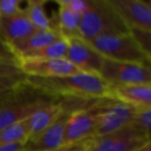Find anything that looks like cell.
Segmentation results:
<instances>
[{
    "instance_id": "obj_1",
    "label": "cell",
    "mask_w": 151,
    "mask_h": 151,
    "mask_svg": "<svg viewBox=\"0 0 151 151\" xmlns=\"http://www.w3.org/2000/svg\"><path fill=\"white\" fill-rule=\"evenodd\" d=\"M25 83L54 99L85 101L107 97L112 99L109 84L101 78V76L95 73H78L53 78H36L25 76Z\"/></svg>"
},
{
    "instance_id": "obj_2",
    "label": "cell",
    "mask_w": 151,
    "mask_h": 151,
    "mask_svg": "<svg viewBox=\"0 0 151 151\" xmlns=\"http://www.w3.org/2000/svg\"><path fill=\"white\" fill-rule=\"evenodd\" d=\"M124 23L110 0H89V7L81 17L79 34L83 40H91L105 34L128 33Z\"/></svg>"
},
{
    "instance_id": "obj_3",
    "label": "cell",
    "mask_w": 151,
    "mask_h": 151,
    "mask_svg": "<svg viewBox=\"0 0 151 151\" xmlns=\"http://www.w3.org/2000/svg\"><path fill=\"white\" fill-rule=\"evenodd\" d=\"M25 82L16 88L14 93L0 104V130L29 117L42 106L54 101Z\"/></svg>"
},
{
    "instance_id": "obj_4",
    "label": "cell",
    "mask_w": 151,
    "mask_h": 151,
    "mask_svg": "<svg viewBox=\"0 0 151 151\" xmlns=\"http://www.w3.org/2000/svg\"><path fill=\"white\" fill-rule=\"evenodd\" d=\"M89 42L106 59L140 63L147 66L151 64V56L144 52L130 32L99 35Z\"/></svg>"
},
{
    "instance_id": "obj_5",
    "label": "cell",
    "mask_w": 151,
    "mask_h": 151,
    "mask_svg": "<svg viewBox=\"0 0 151 151\" xmlns=\"http://www.w3.org/2000/svg\"><path fill=\"white\" fill-rule=\"evenodd\" d=\"M149 141L127 126L113 134L91 137L81 143L77 151H134Z\"/></svg>"
},
{
    "instance_id": "obj_6",
    "label": "cell",
    "mask_w": 151,
    "mask_h": 151,
    "mask_svg": "<svg viewBox=\"0 0 151 151\" xmlns=\"http://www.w3.org/2000/svg\"><path fill=\"white\" fill-rule=\"evenodd\" d=\"M101 78L109 85L151 84L150 66L104 58Z\"/></svg>"
},
{
    "instance_id": "obj_7",
    "label": "cell",
    "mask_w": 151,
    "mask_h": 151,
    "mask_svg": "<svg viewBox=\"0 0 151 151\" xmlns=\"http://www.w3.org/2000/svg\"><path fill=\"white\" fill-rule=\"evenodd\" d=\"M107 99H97L73 112L65 129L64 145H78L93 137L97 116Z\"/></svg>"
},
{
    "instance_id": "obj_8",
    "label": "cell",
    "mask_w": 151,
    "mask_h": 151,
    "mask_svg": "<svg viewBox=\"0 0 151 151\" xmlns=\"http://www.w3.org/2000/svg\"><path fill=\"white\" fill-rule=\"evenodd\" d=\"M137 108L114 99H107L97 116L93 137L113 134L127 127Z\"/></svg>"
},
{
    "instance_id": "obj_9",
    "label": "cell",
    "mask_w": 151,
    "mask_h": 151,
    "mask_svg": "<svg viewBox=\"0 0 151 151\" xmlns=\"http://www.w3.org/2000/svg\"><path fill=\"white\" fill-rule=\"evenodd\" d=\"M17 66L26 77L53 78L82 73L66 59L18 58Z\"/></svg>"
},
{
    "instance_id": "obj_10",
    "label": "cell",
    "mask_w": 151,
    "mask_h": 151,
    "mask_svg": "<svg viewBox=\"0 0 151 151\" xmlns=\"http://www.w3.org/2000/svg\"><path fill=\"white\" fill-rule=\"evenodd\" d=\"M68 50L66 59L82 73L99 75L104 57L93 48L90 42L80 36L67 38Z\"/></svg>"
},
{
    "instance_id": "obj_11",
    "label": "cell",
    "mask_w": 151,
    "mask_h": 151,
    "mask_svg": "<svg viewBox=\"0 0 151 151\" xmlns=\"http://www.w3.org/2000/svg\"><path fill=\"white\" fill-rule=\"evenodd\" d=\"M129 29L151 32V5L144 0H110Z\"/></svg>"
},
{
    "instance_id": "obj_12",
    "label": "cell",
    "mask_w": 151,
    "mask_h": 151,
    "mask_svg": "<svg viewBox=\"0 0 151 151\" xmlns=\"http://www.w3.org/2000/svg\"><path fill=\"white\" fill-rule=\"evenodd\" d=\"M23 9L16 15L0 19V37L9 46L18 44L35 31Z\"/></svg>"
},
{
    "instance_id": "obj_13",
    "label": "cell",
    "mask_w": 151,
    "mask_h": 151,
    "mask_svg": "<svg viewBox=\"0 0 151 151\" xmlns=\"http://www.w3.org/2000/svg\"><path fill=\"white\" fill-rule=\"evenodd\" d=\"M63 111V101L56 99L38 108L27 118L28 140H33L48 128Z\"/></svg>"
},
{
    "instance_id": "obj_14",
    "label": "cell",
    "mask_w": 151,
    "mask_h": 151,
    "mask_svg": "<svg viewBox=\"0 0 151 151\" xmlns=\"http://www.w3.org/2000/svg\"><path fill=\"white\" fill-rule=\"evenodd\" d=\"M112 99L134 108L151 107V84L109 85Z\"/></svg>"
},
{
    "instance_id": "obj_15",
    "label": "cell",
    "mask_w": 151,
    "mask_h": 151,
    "mask_svg": "<svg viewBox=\"0 0 151 151\" xmlns=\"http://www.w3.org/2000/svg\"><path fill=\"white\" fill-rule=\"evenodd\" d=\"M62 37L63 36L54 28L46 30H35L27 38L12 46L11 50L16 58H19L27 53L40 50Z\"/></svg>"
},
{
    "instance_id": "obj_16",
    "label": "cell",
    "mask_w": 151,
    "mask_h": 151,
    "mask_svg": "<svg viewBox=\"0 0 151 151\" xmlns=\"http://www.w3.org/2000/svg\"><path fill=\"white\" fill-rule=\"evenodd\" d=\"M81 17L68 11L66 7L58 4V12L55 17V26L53 28L56 29L63 37L69 38L73 36H80Z\"/></svg>"
},
{
    "instance_id": "obj_17",
    "label": "cell",
    "mask_w": 151,
    "mask_h": 151,
    "mask_svg": "<svg viewBox=\"0 0 151 151\" xmlns=\"http://www.w3.org/2000/svg\"><path fill=\"white\" fill-rule=\"evenodd\" d=\"M45 0H28L26 9H23L26 17L36 30L52 29L53 23L45 12Z\"/></svg>"
},
{
    "instance_id": "obj_18",
    "label": "cell",
    "mask_w": 151,
    "mask_h": 151,
    "mask_svg": "<svg viewBox=\"0 0 151 151\" xmlns=\"http://www.w3.org/2000/svg\"><path fill=\"white\" fill-rule=\"evenodd\" d=\"M68 50V40L62 37L40 50L27 53L19 58H35V59H65ZM18 59V58H17Z\"/></svg>"
},
{
    "instance_id": "obj_19",
    "label": "cell",
    "mask_w": 151,
    "mask_h": 151,
    "mask_svg": "<svg viewBox=\"0 0 151 151\" xmlns=\"http://www.w3.org/2000/svg\"><path fill=\"white\" fill-rule=\"evenodd\" d=\"M25 82V76L19 70L17 63L0 62V91L11 90Z\"/></svg>"
},
{
    "instance_id": "obj_20",
    "label": "cell",
    "mask_w": 151,
    "mask_h": 151,
    "mask_svg": "<svg viewBox=\"0 0 151 151\" xmlns=\"http://www.w3.org/2000/svg\"><path fill=\"white\" fill-rule=\"evenodd\" d=\"M28 118V117H27ZM27 118L6 126L0 130V146L16 143H24L28 140Z\"/></svg>"
},
{
    "instance_id": "obj_21",
    "label": "cell",
    "mask_w": 151,
    "mask_h": 151,
    "mask_svg": "<svg viewBox=\"0 0 151 151\" xmlns=\"http://www.w3.org/2000/svg\"><path fill=\"white\" fill-rule=\"evenodd\" d=\"M130 128L136 130L142 136L150 139L151 128V107L137 108L132 121L129 123Z\"/></svg>"
},
{
    "instance_id": "obj_22",
    "label": "cell",
    "mask_w": 151,
    "mask_h": 151,
    "mask_svg": "<svg viewBox=\"0 0 151 151\" xmlns=\"http://www.w3.org/2000/svg\"><path fill=\"white\" fill-rule=\"evenodd\" d=\"M57 4L66 7L68 11L82 17L89 7V0H57Z\"/></svg>"
},
{
    "instance_id": "obj_23",
    "label": "cell",
    "mask_w": 151,
    "mask_h": 151,
    "mask_svg": "<svg viewBox=\"0 0 151 151\" xmlns=\"http://www.w3.org/2000/svg\"><path fill=\"white\" fill-rule=\"evenodd\" d=\"M21 9L20 0H0V19L12 17Z\"/></svg>"
},
{
    "instance_id": "obj_24",
    "label": "cell",
    "mask_w": 151,
    "mask_h": 151,
    "mask_svg": "<svg viewBox=\"0 0 151 151\" xmlns=\"http://www.w3.org/2000/svg\"><path fill=\"white\" fill-rule=\"evenodd\" d=\"M0 62L17 63V58L12 52L9 46L0 37Z\"/></svg>"
},
{
    "instance_id": "obj_25",
    "label": "cell",
    "mask_w": 151,
    "mask_h": 151,
    "mask_svg": "<svg viewBox=\"0 0 151 151\" xmlns=\"http://www.w3.org/2000/svg\"><path fill=\"white\" fill-rule=\"evenodd\" d=\"M24 143H16V144H9L0 146V151H23Z\"/></svg>"
},
{
    "instance_id": "obj_26",
    "label": "cell",
    "mask_w": 151,
    "mask_h": 151,
    "mask_svg": "<svg viewBox=\"0 0 151 151\" xmlns=\"http://www.w3.org/2000/svg\"><path fill=\"white\" fill-rule=\"evenodd\" d=\"M22 85V84H21ZM19 87V86H18ZM16 90L15 89H11V90H4V91H0V104L3 103L4 101H6L9 96L14 93V91Z\"/></svg>"
},
{
    "instance_id": "obj_27",
    "label": "cell",
    "mask_w": 151,
    "mask_h": 151,
    "mask_svg": "<svg viewBox=\"0 0 151 151\" xmlns=\"http://www.w3.org/2000/svg\"><path fill=\"white\" fill-rule=\"evenodd\" d=\"M79 145H64V146L60 147L58 149H55V150H49V151H77Z\"/></svg>"
},
{
    "instance_id": "obj_28",
    "label": "cell",
    "mask_w": 151,
    "mask_h": 151,
    "mask_svg": "<svg viewBox=\"0 0 151 151\" xmlns=\"http://www.w3.org/2000/svg\"><path fill=\"white\" fill-rule=\"evenodd\" d=\"M134 151H151V142L149 141V142L145 143L144 145H142L141 147H139V148Z\"/></svg>"
}]
</instances>
